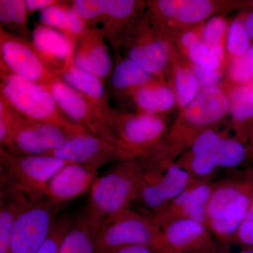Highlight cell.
Masks as SVG:
<instances>
[{
    "label": "cell",
    "instance_id": "4",
    "mask_svg": "<svg viewBox=\"0 0 253 253\" xmlns=\"http://www.w3.org/2000/svg\"><path fill=\"white\" fill-rule=\"evenodd\" d=\"M68 163L52 156L15 155L0 146L1 189L36 204L46 197L50 179Z\"/></svg>",
    "mask_w": 253,
    "mask_h": 253
},
{
    "label": "cell",
    "instance_id": "24",
    "mask_svg": "<svg viewBox=\"0 0 253 253\" xmlns=\"http://www.w3.org/2000/svg\"><path fill=\"white\" fill-rule=\"evenodd\" d=\"M59 77L99 110L109 106L104 81L78 68L73 63V60L65 66Z\"/></svg>",
    "mask_w": 253,
    "mask_h": 253
},
{
    "label": "cell",
    "instance_id": "45",
    "mask_svg": "<svg viewBox=\"0 0 253 253\" xmlns=\"http://www.w3.org/2000/svg\"><path fill=\"white\" fill-rule=\"evenodd\" d=\"M245 221H249L253 224V199L250 205L249 210H248L247 214H246Z\"/></svg>",
    "mask_w": 253,
    "mask_h": 253
},
{
    "label": "cell",
    "instance_id": "40",
    "mask_svg": "<svg viewBox=\"0 0 253 253\" xmlns=\"http://www.w3.org/2000/svg\"><path fill=\"white\" fill-rule=\"evenodd\" d=\"M205 23L181 32L174 38L173 43L182 56L190 48L203 42V31Z\"/></svg>",
    "mask_w": 253,
    "mask_h": 253
},
{
    "label": "cell",
    "instance_id": "25",
    "mask_svg": "<svg viewBox=\"0 0 253 253\" xmlns=\"http://www.w3.org/2000/svg\"><path fill=\"white\" fill-rule=\"evenodd\" d=\"M40 21L43 26L62 32L75 42L89 26L73 7L71 1H59L41 11Z\"/></svg>",
    "mask_w": 253,
    "mask_h": 253
},
{
    "label": "cell",
    "instance_id": "28",
    "mask_svg": "<svg viewBox=\"0 0 253 253\" xmlns=\"http://www.w3.org/2000/svg\"><path fill=\"white\" fill-rule=\"evenodd\" d=\"M0 253H7L15 224L31 204L5 190H0Z\"/></svg>",
    "mask_w": 253,
    "mask_h": 253
},
{
    "label": "cell",
    "instance_id": "5",
    "mask_svg": "<svg viewBox=\"0 0 253 253\" xmlns=\"http://www.w3.org/2000/svg\"><path fill=\"white\" fill-rule=\"evenodd\" d=\"M178 50L146 11L126 32L120 56L131 60L160 81L169 82L171 64Z\"/></svg>",
    "mask_w": 253,
    "mask_h": 253
},
{
    "label": "cell",
    "instance_id": "8",
    "mask_svg": "<svg viewBox=\"0 0 253 253\" xmlns=\"http://www.w3.org/2000/svg\"><path fill=\"white\" fill-rule=\"evenodd\" d=\"M246 3L217 0L146 1V13L171 41L181 32L199 26L214 15L229 12Z\"/></svg>",
    "mask_w": 253,
    "mask_h": 253
},
{
    "label": "cell",
    "instance_id": "11",
    "mask_svg": "<svg viewBox=\"0 0 253 253\" xmlns=\"http://www.w3.org/2000/svg\"><path fill=\"white\" fill-rule=\"evenodd\" d=\"M65 206L47 197L30 205L15 224L9 252L38 253L49 236L58 214Z\"/></svg>",
    "mask_w": 253,
    "mask_h": 253
},
{
    "label": "cell",
    "instance_id": "32",
    "mask_svg": "<svg viewBox=\"0 0 253 253\" xmlns=\"http://www.w3.org/2000/svg\"><path fill=\"white\" fill-rule=\"evenodd\" d=\"M175 163L184 168L194 180L199 182H211L220 168L212 154L193 155L185 151Z\"/></svg>",
    "mask_w": 253,
    "mask_h": 253
},
{
    "label": "cell",
    "instance_id": "48",
    "mask_svg": "<svg viewBox=\"0 0 253 253\" xmlns=\"http://www.w3.org/2000/svg\"><path fill=\"white\" fill-rule=\"evenodd\" d=\"M252 139H253V127L252 131H251V135H250L249 141L251 140H252Z\"/></svg>",
    "mask_w": 253,
    "mask_h": 253
},
{
    "label": "cell",
    "instance_id": "41",
    "mask_svg": "<svg viewBox=\"0 0 253 253\" xmlns=\"http://www.w3.org/2000/svg\"><path fill=\"white\" fill-rule=\"evenodd\" d=\"M234 243L243 245L248 248H253V224L244 221L236 233Z\"/></svg>",
    "mask_w": 253,
    "mask_h": 253
},
{
    "label": "cell",
    "instance_id": "50",
    "mask_svg": "<svg viewBox=\"0 0 253 253\" xmlns=\"http://www.w3.org/2000/svg\"><path fill=\"white\" fill-rule=\"evenodd\" d=\"M217 253V251H214V252H208V253Z\"/></svg>",
    "mask_w": 253,
    "mask_h": 253
},
{
    "label": "cell",
    "instance_id": "26",
    "mask_svg": "<svg viewBox=\"0 0 253 253\" xmlns=\"http://www.w3.org/2000/svg\"><path fill=\"white\" fill-rule=\"evenodd\" d=\"M169 82L175 91L179 111L186 108L202 90L187 61L179 51L172 59Z\"/></svg>",
    "mask_w": 253,
    "mask_h": 253
},
{
    "label": "cell",
    "instance_id": "6",
    "mask_svg": "<svg viewBox=\"0 0 253 253\" xmlns=\"http://www.w3.org/2000/svg\"><path fill=\"white\" fill-rule=\"evenodd\" d=\"M253 199V170L215 184L209 207L208 228L223 241H235Z\"/></svg>",
    "mask_w": 253,
    "mask_h": 253
},
{
    "label": "cell",
    "instance_id": "13",
    "mask_svg": "<svg viewBox=\"0 0 253 253\" xmlns=\"http://www.w3.org/2000/svg\"><path fill=\"white\" fill-rule=\"evenodd\" d=\"M74 133L58 126L32 121L18 113L11 134V148L15 155L46 156L62 146Z\"/></svg>",
    "mask_w": 253,
    "mask_h": 253
},
{
    "label": "cell",
    "instance_id": "23",
    "mask_svg": "<svg viewBox=\"0 0 253 253\" xmlns=\"http://www.w3.org/2000/svg\"><path fill=\"white\" fill-rule=\"evenodd\" d=\"M229 99V118L236 137L249 143L253 127V89L249 84L234 85L223 81Z\"/></svg>",
    "mask_w": 253,
    "mask_h": 253
},
{
    "label": "cell",
    "instance_id": "30",
    "mask_svg": "<svg viewBox=\"0 0 253 253\" xmlns=\"http://www.w3.org/2000/svg\"><path fill=\"white\" fill-rule=\"evenodd\" d=\"M96 236L82 213L61 241L59 253H96Z\"/></svg>",
    "mask_w": 253,
    "mask_h": 253
},
{
    "label": "cell",
    "instance_id": "43",
    "mask_svg": "<svg viewBox=\"0 0 253 253\" xmlns=\"http://www.w3.org/2000/svg\"><path fill=\"white\" fill-rule=\"evenodd\" d=\"M107 253H160L158 251L146 246H136V245H130V246H121L112 249Z\"/></svg>",
    "mask_w": 253,
    "mask_h": 253
},
{
    "label": "cell",
    "instance_id": "1",
    "mask_svg": "<svg viewBox=\"0 0 253 253\" xmlns=\"http://www.w3.org/2000/svg\"><path fill=\"white\" fill-rule=\"evenodd\" d=\"M157 169L149 154L117 163L99 176L91 186L89 201L83 213L91 230L97 234L110 217L129 208L137 199L139 188L148 173Z\"/></svg>",
    "mask_w": 253,
    "mask_h": 253
},
{
    "label": "cell",
    "instance_id": "9",
    "mask_svg": "<svg viewBox=\"0 0 253 253\" xmlns=\"http://www.w3.org/2000/svg\"><path fill=\"white\" fill-rule=\"evenodd\" d=\"M96 253H107L121 246H146L160 253H175L168 246L162 230L149 217L129 208L110 217L98 231Z\"/></svg>",
    "mask_w": 253,
    "mask_h": 253
},
{
    "label": "cell",
    "instance_id": "2",
    "mask_svg": "<svg viewBox=\"0 0 253 253\" xmlns=\"http://www.w3.org/2000/svg\"><path fill=\"white\" fill-rule=\"evenodd\" d=\"M229 117V99L223 83L206 88L182 111L169 126L160 148L169 161L175 162L204 131L217 128Z\"/></svg>",
    "mask_w": 253,
    "mask_h": 253
},
{
    "label": "cell",
    "instance_id": "18",
    "mask_svg": "<svg viewBox=\"0 0 253 253\" xmlns=\"http://www.w3.org/2000/svg\"><path fill=\"white\" fill-rule=\"evenodd\" d=\"M73 60L78 68L103 81L112 73L113 63L109 43L101 29L96 26H88L76 42Z\"/></svg>",
    "mask_w": 253,
    "mask_h": 253
},
{
    "label": "cell",
    "instance_id": "14",
    "mask_svg": "<svg viewBox=\"0 0 253 253\" xmlns=\"http://www.w3.org/2000/svg\"><path fill=\"white\" fill-rule=\"evenodd\" d=\"M196 182L198 181L184 168L172 163L163 170L148 173L139 188L136 201L150 210L152 214L166 207Z\"/></svg>",
    "mask_w": 253,
    "mask_h": 253
},
{
    "label": "cell",
    "instance_id": "16",
    "mask_svg": "<svg viewBox=\"0 0 253 253\" xmlns=\"http://www.w3.org/2000/svg\"><path fill=\"white\" fill-rule=\"evenodd\" d=\"M215 184L199 181L194 183L166 207L152 213L149 217L161 228L180 219L199 221L208 228V207Z\"/></svg>",
    "mask_w": 253,
    "mask_h": 253
},
{
    "label": "cell",
    "instance_id": "27",
    "mask_svg": "<svg viewBox=\"0 0 253 253\" xmlns=\"http://www.w3.org/2000/svg\"><path fill=\"white\" fill-rule=\"evenodd\" d=\"M160 81L131 60L122 56L116 57V65L111 73L113 88L123 92H129L136 88Z\"/></svg>",
    "mask_w": 253,
    "mask_h": 253
},
{
    "label": "cell",
    "instance_id": "33",
    "mask_svg": "<svg viewBox=\"0 0 253 253\" xmlns=\"http://www.w3.org/2000/svg\"><path fill=\"white\" fill-rule=\"evenodd\" d=\"M229 23L221 16H215L204 23L203 42L227 66L226 39Z\"/></svg>",
    "mask_w": 253,
    "mask_h": 253
},
{
    "label": "cell",
    "instance_id": "22",
    "mask_svg": "<svg viewBox=\"0 0 253 253\" xmlns=\"http://www.w3.org/2000/svg\"><path fill=\"white\" fill-rule=\"evenodd\" d=\"M136 106V112L167 115L177 107L175 91L170 82L157 81L126 94Z\"/></svg>",
    "mask_w": 253,
    "mask_h": 253
},
{
    "label": "cell",
    "instance_id": "19",
    "mask_svg": "<svg viewBox=\"0 0 253 253\" xmlns=\"http://www.w3.org/2000/svg\"><path fill=\"white\" fill-rule=\"evenodd\" d=\"M173 252L204 253L217 251L212 234L208 226L190 219L171 221L161 228Z\"/></svg>",
    "mask_w": 253,
    "mask_h": 253
},
{
    "label": "cell",
    "instance_id": "3",
    "mask_svg": "<svg viewBox=\"0 0 253 253\" xmlns=\"http://www.w3.org/2000/svg\"><path fill=\"white\" fill-rule=\"evenodd\" d=\"M0 98L28 119L74 134L88 132L65 116L47 86L0 71Z\"/></svg>",
    "mask_w": 253,
    "mask_h": 253
},
{
    "label": "cell",
    "instance_id": "12",
    "mask_svg": "<svg viewBox=\"0 0 253 253\" xmlns=\"http://www.w3.org/2000/svg\"><path fill=\"white\" fill-rule=\"evenodd\" d=\"M46 156H55L66 162L96 169L110 163L135 159L119 145L89 132L73 136L62 146Z\"/></svg>",
    "mask_w": 253,
    "mask_h": 253
},
{
    "label": "cell",
    "instance_id": "36",
    "mask_svg": "<svg viewBox=\"0 0 253 253\" xmlns=\"http://www.w3.org/2000/svg\"><path fill=\"white\" fill-rule=\"evenodd\" d=\"M183 56L189 63L200 67L224 71L226 69L225 63H223L204 42L190 48Z\"/></svg>",
    "mask_w": 253,
    "mask_h": 253
},
{
    "label": "cell",
    "instance_id": "49",
    "mask_svg": "<svg viewBox=\"0 0 253 253\" xmlns=\"http://www.w3.org/2000/svg\"><path fill=\"white\" fill-rule=\"evenodd\" d=\"M250 86H251V88L253 89V81L251 82V84H249Z\"/></svg>",
    "mask_w": 253,
    "mask_h": 253
},
{
    "label": "cell",
    "instance_id": "10",
    "mask_svg": "<svg viewBox=\"0 0 253 253\" xmlns=\"http://www.w3.org/2000/svg\"><path fill=\"white\" fill-rule=\"evenodd\" d=\"M0 71L48 86L57 77L42 59L31 41L0 28Z\"/></svg>",
    "mask_w": 253,
    "mask_h": 253
},
{
    "label": "cell",
    "instance_id": "37",
    "mask_svg": "<svg viewBox=\"0 0 253 253\" xmlns=\"http://www.w3.org/2000/svg\"><path fill=\"white\" fill-rule=\"evenodd\" d=\"M76 218L63 214L55 220L49 235L38 253H59L60 245L68 230L74 224Z\"/></svg>",
    "mask_w": 253,
    "mask_h": 253
},
{
    "label": "cell",
    "instance_id": "51",
    "mask_svg": "<svg viewBox=\"0 0 253 253\" xmlns=\"http://www.w3.org/2000/svg\"><path fill=\"white\" fill-rule=\"evenodd\" d=\"M7 253H10L9 252H8Z\"/></svg>",
    "mask_w": 253,
    "mask_h": 253
},
{
    "label": "cell",
    "instance_id": "46",
    "mask_svg": "<svg viewBox=\"0 0 253 253\" xmlns=\"http://www.w3.org/2000/svg\"><path fill=\"white\" fill-rule=\"evenodd\" d=\"M250 150V159L251 160L253 164V139L249 142Z\"/></svg>",
    "mask_w": 253,
    "mask_h": 253
},
{
    "label": "cell",
    "instance_id": "29",
    "mask_svg": "<svg viewBox=\"0 0 253 253\" xmlns=\"http://www.w3.org/2000/svg\"><path fill=\"white\" fill-rule=\"evenodd\" d=\"M27 8L24 0H0V28L31 41Z\"/></svg>",
    "mask_w": 253,
    "mask_h": 253
},
{
    "label": "cell",
    "instance_id": "20",
    "mask_svg": "<svg viewBox=\"0 0 253 253\" xmlns=\"http://www.w3.org/2000/svg\"><path fill=\"white\" fill-rule=\"evenodd\" d=\"M98 169L68 163L59 169L48 183L46 197L55 203L66 204L88 190L99 177Z\"/></svg>",
    "mask_w": 253,
    "mask_h": 253
},
{
    "label": "cell",
    "instance_id": "7",
    "mask_svg": "<svg viewBox=\"0 0 253 253\" xmlns=\"http://www.w3.org/2000/svg\"><path fill=\"white\" fill-rule=\"evenodd\" d=\"M100 111L118 145L134 158L151 154L161 144L170 126L167 115L129 113L110 105Z\"/></svg>",
    "mask_w": 253,
    "mask_h": 253
},
{
    "label": "cell",
    "instance_id": "34",
    "mask_svg": "<svg viewBox=\"0 0 253 253\" xmlns=\"http://www.w3.org/2000/svg\"><path fill=\"white\" fill-rule=\"evenodd\" d=\"M252 44L241 16L231 21L226 39L227 63L231 60L244 56L249 51Z\"/></svg>",
    "mask_w": 253,
    "mask_h": 253
},
{
    "label": "cell",
    "instance_id": "42",
    "mask_svg": "<svg viewBox=\"0 0 253 253\" xmlns=\"http://www.w3.org/2000/svg\"><path fill=\"white\" fill-rule=\"evenodd\" d=\"M59 1V0H26L25 2L28 15H31L36 11L41 12L49 6L57 4Z\"/></svg>",
    "mask_w": 253,
    "mask_h": 253
},
{
    "label": "cell",
    "instance_id": "21",
    "mask_svg": "<svg viewBox=\"0 0 253 253\" xmlns=\"http://www.w3.org/2000/svg\"><path fill=\"white\" fill-rule=\"evenodd\" d=\"M31 42L46 66L57 76L72 61L76 44L62 32L42 24L32 31Z\"/></svg>",
    "mask_w": 253,
    "mask_h": 253
},
{
    "label": "cell",
    "instance_id": "17",
    "mask_svg": "<svg viewBox=\"0 0 253 253\" xmlns=\"http://www.w3.org/2000/svg\"><path fill=\"white\" fill-rule=\"evenodd\" d=\"M146 9V1L101 0V13L94 26L104 33L116 57L126 32Z\"/></svg>",
    "mask_w": 253,
    "mask_h": 253
},
{
    "label": "cell",
    "instance_id": "47",
    "mask_svg": "<svg viewBox=\"0 0 253 253\" xmlns=\"http://www.w3.org/2000/svg\"><path fill=\"white\" fill-rule=\"evenodd\" d=\"M238 253H253V248H247Z\"/></svg>",
    "mask_w": 253,
    "mask_h": 253
},
{
    "label": "cell",
    "instance_id": "31",
    "mask_svg": "<svg viewBox=\"0 0 253 253\" xmlns=\"http://www.w3.org/2000/svg\"><path fill=\"white\" fill-rule=\"evenodd\" d=\"M212 154L216 158L219 168L234 169L250 158L249 144L228 134Z\"/></svg>",
    "mask_w": 253,
    "mask_h": 253
},
{
    "label": "cell",
    "instance_id": "39",
    "mask_svg": "<svg viewBox=\"0 0 253 253\" xmlns=\"http://www.w3.org/2000/svg\"><path fill=\"white\" fill-rule=\"evenodd\" d=\"M187 62L202 89L220 85L223 78L226 77V71L224 70L208 69Z\"/></svg>",
    "mask_w": 253,
    "mask_h": 253
},
{
    "label": "cell",
    "instance_id": "44",
    "mask_svg": "<svg viewBox=\"0 0 253 253\" xmlns=\"http://www.w3.org/2000/svg\"><path fill=\"white\" fill-rule=\"evenodd\" d=\"M241 17H242L243 21H244L246 31H247L253 44V8L246 14L242 15Z\"/></svg>",
    "mask_w": 253,
    "mask_h": 253
},
{
    "label": "cell",
    "instance_id": "15",
    "mask_svg": "<svg viewBox=\"0 0 253 253\" xmlns=\"http://www.w3.org/2000/svg\"><path fill=\"white\" fill-rule=\"evenodd\" d=\"M47 87L68 119L83 126L88 132L104 137L118 145L112 133L105 124L99 108L68 85L59 76Z\"/></svg>",
    "mask_w": 253,
    "mask_h": 253
},
{
    "label": "cell",
    "instance_id": "38",
    "mask_svg": "<svg viewBox=\"0 0 253 253\" xmlns=\"http://www.w3.org/2000/svg\"><path fill=\"white\" fill-rule=\"evenodd\" d=\"M18 112L0 98V144L9 151L11 148V134Z\"/></svg>",
    "mask_w": 253,
    "mask_h": 253
},
{
    "label": "cell",
    "instance_id": "35",
    "mask_svg": "<svg viewBox=\"0 0 253 253\" xmlns=\"http://www.w3.org/2000/svg\"><path fill=\"white\" fill-rule=\"evenodd\" d=\"M253 80V44L244 56L227 63L224 82L234 85H247Z\"/></svg>",
    "mask_w": 253,
    "mask_h": 253
}]
</instances>
